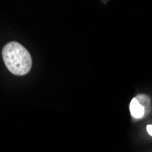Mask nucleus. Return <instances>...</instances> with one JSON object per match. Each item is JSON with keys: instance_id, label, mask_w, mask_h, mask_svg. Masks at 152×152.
<instances>
[{"instance_id": "nucleus-1", "label": "nucleus", "mask_w": 152, "mask_h": 152, "mask_svg": "<svg viewBox=\"0 0 152 152\" xmlns=\"http://www.w3.org/2000/svg\"><path fill=\"white\" fill-rule=\"evenodd\" d=\"M2 58L7 69L16 76H25L31 69V55L18 42L7 43L2 49Z\"/></svg>"}, {"instance_id": "nucleus-2", "label": "nucleus", "mask_w": 152, "mask_h": 152, "mask_svg": "<svg viewBox=\"0 0 152 152\" xmlns=\"http://www.w3.org/2000/svg\"><path fill=\"white\" fill-rule=\"evenodd\" d=\"M129 109L130 113L133 118H144V108L140 104V102L137 100L136 98H134L129 104Z\"/></svg>"}, {"instance_id": "nucleus-3", "label": "nucleus", "mask_w": 152, "mask_h": 152, "mask_svg": "<svg viewBox=\"0 0 152 152\" xmlns=\"http://www.w3.org/2000/svg\"><path fill=\"white\" fill-rule=\"evenodd\" d=\"M137 100L140 102V104L144 108V117H146L151 109V100L150 98L148 95L145 94H140L136 96Z\"/></svg>"}, {"instance_id": "nucleus-4", "label": "nucleus", "mask_w": 152, "mask_h": 152, "mask_svg": "<svg viewBox=\"0 0 152 152\" xmlns=\"http://www.w3.org/2000/svg\"><path fill=\"white\" fill-rule=\"evenodd\" d=\"M147 131L150 136H152V125H148L147 126Z\"/></svg>"}]
</instances>
